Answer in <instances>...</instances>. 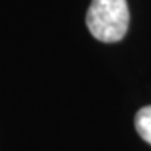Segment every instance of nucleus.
<instances>
[{"label":"nucleus","mask_w":151,"mask_h":151,"mask_svg":"<svg viewBox=\"0 0 151 151\" xmlns=\"http://www.w3.org/2000/svg\"><path fill=\"white\" fill-rule=\"evenodd\" d=\"M86 24L94 39L101 42H119L129 27V9L126 0H92Z\"/></svg>","instance_id":"1"},{"label":"nucleus","mask_w":151,"mask_h":151,"mask_svg":"<svg viewBox=\"0 0 151 151\" xmlns=\"http://www.w3.org/2000/svg\"><path fill=\"white\" fill-rule=\"evenodd\" d=\"M134 124L141 139H145L148 145H151V106H146L138 111Z\"/></svg>","instance_id":"2"}]
</instances>
